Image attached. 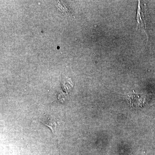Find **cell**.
<instances>
[{
    "label": "cell",
    "instance_id": "cell-1",
    "mask_svg": "<svg viewBox=\"0 0 155 155\" xmlns=\"http://www.w3.org/2000/svg\"><path fill=\"white\" fill-rule=\"evenodd\" d=\"M42 122L48 127H49L53 133H55V131L57 129V123L54 119H51V117H48Z\"/></svg>",
    "mask_w": 155,
    "mask_h": 155
}]
</instances>
